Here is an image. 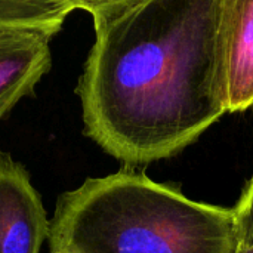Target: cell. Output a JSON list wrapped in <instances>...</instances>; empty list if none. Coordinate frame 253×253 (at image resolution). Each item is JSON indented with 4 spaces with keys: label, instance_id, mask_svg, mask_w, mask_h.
<instances>
[{
    "label": "cell",
    "instance_id": "cell-8",
    "mask_svg": "<svg viewBox=\"0 0 253 253\" xmlns=\"http://www.w3.org/2000/svg\"><path fill=\"white\" fill-rule=\"evenodd\" d=\"M240 242H253V176L248 182L239 203L234 206Z\"/></svg>",
    "mask_w": 253,
    "mask_h": 253
},
{
    "label": "cell",
    "instance_id": "cell-3",
    "mask_svg": "<svg viewBox=\"0 0 253 253\" xmlns=\"http://www.w3.org/2000/svg\"><path fill=\"white\" fill-rule=\"evenodd\" d=\"M50 222L22 163L0 150V253H39Z\"/></svg>",
    "mask_w": 253,
    "mask_h": 253
},
{
    "label": "cell",
    "instance_id": "cell-9",
    "mask_svg": "<svg viewBox=\"0 0 253 253\" xmlns=\"http://www.w3.org/2000/svg\"><path fill=\"white\" fill-rule=\"evenodd\" d=\"M236 253H253V242H249V243L240 242Z\"/></svg>",
    "mask_w": 253,
    "mask_h": 253
},
{
    "label": "cell",
    "instance_id": "cell-4",
    "mask_svg": "<svg viewBox=\"0 0 253 253\" xmlns=\"http://www.w3.org/2000/svg\"><path fill=\"white\" fill-rule=\"evenodd\" d=\"M50 39L37 30L0 27V119L50 70Z\"/></svg>",
    "mask_w": 253,
    "mask_h": 253
},
{
    "label": "cell",
    "instance_id": "cell-10",
    "mask_svg": "<svg viewBox=\"0 0 253 253\" xmlns=\"http://www.w3.org/2000/svg\"><path fill=\"white\" fill-rule=\"evenodd\" d=\"M52 253H71V252H67V251H58V252H52Z\"/></svg>",
    "mask_w": 253,
    "mask_h": 253
},
{
    "label": "cell",
    "instance_id": "cell-5",
    "mask_svg": "<svg viewBox=\"0 0 253 253\" xmlns=\"http://www.w3.org/2000/svg\"><path fill=\"white\" fill-rule=\"evenodd\" d=\"M227 110L253 107V0H219Z\"/></svg>",
    "mask_w": 253,
    "mask_h": 253
},
{
    "label": "cell",
    "instance_id": "cell-1",
    "mask_svg": "<svg viewBox=\"0 0 253 253\" xmlns=\"http://www.w3.org/2000/svg\"><path fill=\"white\" fill-rule=\"evenodd\" d=\"M84 133L127 165L168 159L227 110L219 0H144L93 21Z\"/></svg>",
    "mask_w": 253,
    "mask_h": 253
},
{
    "label": "cell",
    "instance_id": "cell-7",
    "mask_svg": "<svg viewBox=\"0 0 253 253\" xmlns=\"http://www.w3.org/2000/svg\"><path fill=\"white\" fill-rule=\"evenodd\" d=\"M71 12L84 10L92 15L93 21L116 15L122 10H126L144 0H61Z\"/></svg>",
    "mask_w": 253,
    "mask_h": 253
},
{
    "label": "cell",
    "instance_id": "cell-2",
    "mask_svg": "<svg viewBox=\"0 0 253 253\" xmlns=\"http://www.w3.org/2000/svg\"><path fill=\"white\" fill-rule=\"evenodd\" d=\"M47 239L50 252L71 253H236L240 243L234 209L127 170L64 193Z\"/></svg>",
    "mask_w": 253,
    "mask_h": 253
},
{
    "label": "cell",
    "instance_id": "cell-6",
    "mask_svg": "<svg viewBox=\"0 0 253 253\" xmlns=\"http://www.w3.org/2000/svg\"><path fill=\"white\" fill-rule=\"evenodd\" d=\"M70 13L61 0H0V27L37 30L50 37Z\"/></svg>",
    "mask_w": 253,
    "mask_h": 253
}]
</instances>
